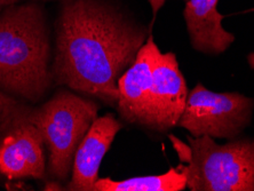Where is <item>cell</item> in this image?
Here are the masks:
<instances>
[{
	"instance_id": "cell-1",
	"label": "cell",
	"mask_w": 254,
	"mask_h": 191,
	"mask_svg": "<svg viewBox=\"0 0 254 191\" xmlns=\"http://www.w3.org/2000/svg\"><path fill=\"white\" fill-rule=\"evenodd\" d=\"M55 31L52 78L117 107L118 80L147 40V27L114 0H70Z\"/></svg>"
},
{
	"instance_id": "cell-2",
	"label": "cell",
	"mask_w": 254,
	"mask_h": 191,
	"mask_svg": "<svg viewBox=\"0 0 254 191\" xmlns=\"http://www.w3.org/2000/svg\"><path fill=\"white\" fill-rule=\"evenodd\" d=\"M50 32L44 8L16 3L0 12V87L31 102L50 87Z\"/></svg>"
},
{
	"instance_id": "cell-3",
	"label": "cell",
	"mask_w": 254,
	"mask_h": 191,
	"mask_svg": "<svg viewBox=\"0 0 254 191\" xmlns=\"http://www.w3.org/2000/svg\"><path fill=\"white\" fill-rule=\"evenodd\" d=\"M191 191H254V140L215 143L213 137L188 136V145L170 135Z\"/></svg>"
},
{
	"instance_id": "cell-4",
	"label": "cell",
	"mask_w": 254,
	"mask_h": 191,
	"mask_svg": "<svg viewBox=\"0 0 254 191\" xmlns=\"http://www.w3.org/2000/svg\"><path fill=\"white\" fill-rule=\"evenodd\" d=\"M98 112V103L68 91L59 92L37 109H29L30 122L50 152L51 174L60 181L68 180L77 149Z\"/></svg>"
},
{
	"instance_id": "cell-5",
	"label": "cell",
	"mask_w": 254,
	"mask_h": 191,
	"mask_svg": "<svg viewBox=\"0 0 254 191\" xmlns=\"http://www.w3.org/2000/svg\"><path fill=\"white\" fill-rule=\"evenodd\" d=\"M254 99L240 93H214L198 84L187 99L178 125L193 137L234 140L252 121Z\"/></svg>"
},
{
	"instance_id": "cell-6",
	"label": "cell",
	"mask_w": 254,
	"mask_h": 191,
	"mask_svg": "<svg viewBox=\"0 0 254 191\" xmlns=\"http://www.w3.org/2000/svg\"><path fill=\"white\" fill-rule=\"evenodd\" d=\"M28 112L18 104L0 125V179L44 178L45 142Z\"/></svg>"
},
{
	"instance_id": "cell-7",
	"label": "cell",
	"mask_w": 254,
	"mask_h": 191,
	"mask_svg": "<svg viewBox=\"0 0 254 191\" xmlns=\"http://www.w3.org/2000/svg\"><path fill=\"white\" fill-rule=\"evenodd\" d=\"M188 87L173 52L160 54L152 71L147 128L165 132L178 125L188 99Z\"/></svg>"
},
{
	"instance_id": "cell-8",
	"label": "cell",
	"mask_w": 254,
	"mask_h": 191,
	"mask_svg": "<svg viewBox=\"0 0 254 191\" xmlns=\"http://www.w3.org/2000/svg\"><path fill=\"white\" fill-rule=\"evenodd\" d=\"M162 52L149 35L133 64L118 80L117 110L125 122L147 126L152 71Z\"/></svg>"
},
{
	"instance_id": "cell-9",
	"label": "cell",
	"mask_w": 254,
	"mask_h": 191,
	"mask_svg": "<svg viewBox=\"0 0 254 191\" xmlns=\"http://www.w3.org/2000/svg\"><path fill=\"white\" fill-rule=\"evenodd\" d=\"M122 127V123L117 121L113 114L98 117L93 122L74 155L72 178L66 189L74 191L94 190L103 157L110 149Z\"/></svg>"
},
{
	"instance_id": "cell-10",
	"label": "cell",
	"mask_w": 254,
	"mask_h": 191,
	"mask_svg": "<svg viewBox=\"0 0 254 191\" xmlns=\"http://www.w3.org/2000/svg\"><path fill=\"white\" fill-rule=\"evenodd\" d=\"M219 0H188L184 16L193 50L216 55L226 52L235 36L222 27L223 15L218 10Z\"/></svg>"
},
{
	"instance_id": "cell-11",
	"label": "cell",
	"mask_w": 254,
	"mask_h": 191,
	"mask_svg": "<svg viewBox=\"0 0 254 191\" xmlns=\"http://www.w3.org/2000/svg\"><path fill=\"white\" fill-rule=\"evenodd\" d=\"M187 187V175L181 168H170L162 175L130 178L115 181L110 178L99 179L93 191H181Z\"/></svg>"
},
{
	"instance_id": "cell-12",
	"label": "cell",
	"mask_w": 254,
	"mask_h": 191,
	"mask_svg": "<svg viewBox=\"0 0 254 191\" xmlns=\"http://www.w3.org/2000/svg\"><path fill=\"white\" fill-rule=\"evenodd\" d=\"M17 106L18 102L16 100L0 91V125Z\"/></svg>"
},
{
	"instance_id": "cell-13",
	"label": "cell",
	"mask_w": 254,
	"mask_h": 191,
	"mask_svg": "<svg viewBox=\"0 0 254 191\" xmlns=\"http://www.w3.org/2000/svg\"><path fill=\"white\" fill-rule=\"evenodd\" d=\"M22 0H0V12L2 9L7 8V7L16 5V3H20Z\"/></svg>"
},
{
	"instance_id": "cell-14",
	"label": "cell",
	"mask_w": 254,
	"mask_h": 191,
	"mask_svg": "<svg viewBox=\"0 0 254 191\" xmlns=\"http://www.w3.org/2000/svg\"><path fill=\"white\" fill-rule=\"evenodd\" d=\"M248 63L251 66V69L254 70V53H251L248 55Z\"/></svg>"
},
{
	"instance_id": "cell-15",
	"label": "cell",
	"mask_w": 254,
	"mask_h": 191,
	"mask_svg": "<svg viewBox=\"0 0 254 191\" xmlns=\"http://www.w3.org/2000/svg\"><path fill=\"white\" fill-rule=\"evenodd\" d=\"M35 1H62V2H65V1H70V0H35Z\"/></svg>"
}]
</instances>
